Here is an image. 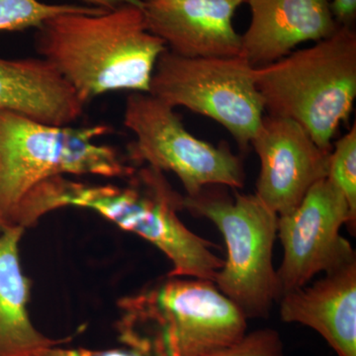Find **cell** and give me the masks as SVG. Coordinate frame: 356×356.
<instances>
[{
    "label": "cell",
    "mask_w": 356,
    "mask_h": 356,
    "mask_svg": "<svg viewBox=\"0 0 356 356\" xmlns=\"http://www.w3.org/2000/svg\"><path fill=\"white\" fill-rule=\"evenodd\" d=\"M6 226H4L3 224H2L1 222H0V233H1L2 232V229H3L4 228H6Z\"/></svg>",
    "instance_id": "23"
},
{
    "label": "cell",
    "mask_w": 356,
    "mask_h": 356,
    "mask_svg": "<svg viewBox=\"0 0 356 356\" xmlns=\"http://www.w3.org/2000/svg\"><path fill=\"white\" fill-rule=\"evenodd\" d=\"M89 6L99 7L106 10H113L118 6L124 4H134V6H143V0H83Z\"/></svg>",
    "instance_id": "21"
},
{
    "label": "cell",
    "mask_w": 356,
    "mask_h": 356,
    "mask_svg": "<svg viewBox=\"0 0 356 356\" xmlns=\"http://www.w3.org/2000/svg\"><path fill=\"white\" fill-rule=\"evenodd\" d=\"M277 302L283 322L311 327L337 356H356V259Z\"/></svg>",
    "instance_id": "13"
},
{
    "label": "cell",
    "mask_w": 356,
    "mask_h": 356,
    "mask_svg": "<svg viewBox=\"0 0 356 356\" xmlns=\"http://www.w3.org/2000/svg\"><path fill=\"white\" fill-rule=\"evenodd\" d=\"M126 187L88 185L62 177L53 198V209L92 210L124 229L145 238L172 261L168 277L214 281L224 261L212 252L215 245L191 232L177 211L184 197L172 188L163 172L143 168Z\"/></svg>",
    "instance_id": "4"
},
{
    "label": "cell",
    "mask_w": 356,
    "mask_h": 356,
    "mask_svg": "<svg viewBox=\"0 0 356 356\" xmlns=\"http://www.w3.org/2000/svg\"><path fill=\"white\" fill-rule=\"evenodd\" d=\"M107 125L54 126L0 110V222L10 226L23 200L51 178L65 175L132 177L116 149L95 144Z\"/></svg>",
    "instance_id": "5"
},
{
    "label": "cell",
    "mask_w": 356,
    "mask_h": 356,
    "mask_svg": "<svg viewBox=\"0 0 356 356\" xmlns=\"http://www.w3.org/2000/svg\"><path fill=\"white\" fill-rule=\"evenodd\" d=\"M245 0H143L147 30L186 58L241 56L233 19Z\"/></svg>",
    "instance_id": "11"
},
{
    "label": "cell",
    "mask_w": 356,
    "mask_h": 356,
    "mask_svg": "<svg viewBox=\"0 0 356 356\" xmlns=\"http://www.w3.org/2000/svg\"><path fill=\"white\" fill-rule=\"evenodd\" d=\"M184 208L216 225L227 245V259L215 277L218 289L248 318L268 317L277 302L273 248L278 215L255 194L236 192L231 199L203 191L184 196Z\"/></svg>",
    "instance_id": "6"
},
{
    "label": "cell",
    "mask_w": 356,
    "mask_h": 356,
    "mask_svg": "<svg viewBox=\"0 0 356 356\" xmlns=\"http://www.w3.org/2000/svg\"><path fill=\"white\" fill-rule=\"evenodd\" d=\"M355 221L346 197L327 177L314 184L294 210L278 216L277 236L284 252L276 270L278 300L318 274L356 259L353 245L341 235V227H355Z\"/></svg>",
    "instance_id": "9"
},
{
    "label": "cell",
    "mask_w": 356,
    "mask_h": 356,
    "mask_svg": "<svg viewBox=\"0 0 356 356\" xmlns=\"http://www.w3.org/2000/svg\"><path fill=\"white\" fill-rule=\"evenodd\" d=\"M332 15L339 26H351L356 16V0H332Z\"/></svg>",
    "instance_id": "19"
},
{
    "label": "cell",
    "mask_w": 356,
    "mask_h": 356,
    "mask_svg": "<svg viewBox=\"0 0 356 356\" xmlns=\"http://www.w3.org/2000/svg\"><path fill=\"white\" fill-rule=\"evenodd\" d=\"M106 9L70 4H46L39 0H0V32L39 29L44 22L67 13L99 14Z\"/></svg>",
    "instance_id": "16"
},
{
    "label": "cell",
    "mask_w": 356,
    "mask_h": 356,
    "mask_svg": "<svg viewBox=\"0 0 356 356\" xmlns=\"http://www.w3.org/2000/svg\"><path fill=\"white\" fill-rule=\"evenodd\" d=\"M24 232L20 226H6L0 233V356H30L65 341L44 336L30 318L31 283L20 261Z\"/></svg>",
    "instance_id": "15"
},
{
    "label": "cell",
    "mask_w": 356,
    "mask_h": 356,
    "mask_svg": "<svg viewBox=\"0 0 356 356\" xmlns=\"http://www.w3.org/2000/svg\"><path fill=\"white\" fill-rule=\"evenodd\" d=\"M79 356H149L142 351L126 346V348H110V350H93L86 348L77 350Z\"/></svg>",
    "instance_id": "20"
},
{
    "label": "cell",
    "mask_w": 356,
    "mask_h": 356,
    "mask_svg": "<svg viewBox=\"0 0 356 356\" xmlns=\"http://www.w3.org/2000/svg\"><path fill=\"white\" fill-rule=\"evenodd\" d=\"M35 44L84 105L111 91L149 93L158 58L168 49L134 4L56 16L37 29Z\"/></svg>",
    "instance_id": "1"
},
{
    "label": "cell",
    "mask_w": 356,
    "mask_h": 356,
    "mask_svg": "<svg viewBox=\"0 0 356 356\" xmlns=\"http://www.w3.org/2000/svg\"><path fill=\"white\" fill-rule=\"evenodd\" d=\"M206 356H283V343L277 332L262 329L247 332L236 343Z\"/></svg>",
    "instance_id": "18"
},
{
    "label": "cell",
    "mask_w": 356,
    "mask_h": 356,
    "mask_svg": "<svg viewBox=\"0 0 356 356\" xmlns=\"http://www.w3.org/2000/svg\"><path fill=\"white\" fill-rule=\"evenodd\" d=\"M250 145L261 161L254 194L278 216L294 210L327 177L331 151L321 149L291 119L264 115Z\"/></svg>",
    "instance_id": "10"
},
{
    "label": "cell",
    "mask_w": 356,
    "mask_h": 356,
    "mask_svg": "<svg viewBox=\"0 0 356 356\" xmlns=\"http://www.w3.org/2000/svg\"><path fill=\"white\" fill-rule=\"evenodd\" d=\"M30 356H79V355H77L76 350H65V348H58V346H55L36 351Z\"/></svg>",
    "instance_id": "22"
},
{
    "label": "cell",
    "mask_w": 356,
    "mask_h": 356,
    "mask_svg": "<svg viewBox=\"0 0 356 356\" xmlns=\"http://www.w3.org/2000/svg\"><path fill=\"white\" fill-rule=\"evenodd\" d=\"M327 179L343 193L356 217V126L337 140L331 151Z\"/></svg>",
    "instance_id": "17"
},
{
    "label": "cell",
    "mask_w": 356,
    "mask_h": 356,
    "mask_svg": "<svg viewBox=\"0 0 356 356\" xmlns=\"http://www.w3.org/2000/svg\"><path fill=\"white\" fill-rule=\"evenodd\" d=\"M83 102L44 58H0V110L54 126H69L83 115Z\"/></svg>",
    "instance_id": "14"
},
{
    "label": "cell",
    "mask_w": 356,
    "mask_h": 356,
    "mask_svg": "<svg viewBox=\"0 0 356 356\" xmlns=\"http://www.w3.org/2000/svg\"><path fill=\"white\" fill-rule=\"evenodd\" d=\"M252 19L241 35V56L254 67L284 58L299 44L331 36L339 28L330 0H245Z\"/></svg>",
    "instance_id": "12"
},
{
    "label": "cell",
    "mask_w": 356,
    "mask_h": 356,
    "mask_svg": "<svg viewBox=\"0 0 356 356\" xmlns=\"http://www.w3.org/2000/svg\"><path fill=\"white\" fill-rule=\"evenodd\" d=\"M124 124L135 136L129 146L131 159L179 178L186 196L210 185L241 188L245 182L242 161L229 147H215L186 130L172 107L144 92L126 100Z\"/></svg>",
    "instance_id": "8"
},
{
    "label": "cell",
    "mask_w": 356,
    "mask_h": 356,
    "mask_svg": "<svg viewBox=\"0 0 356 356\" xmlns=\"http://www.w3.org/2000/svg\"><path fill=\"white\" fill-rule=\"evenodd\" d=\"M118 306L119 339L149 356H206L247 334L248 318L211 280L168 276Z\"/></svg>",
    "instance_id": "2"
},
{
    "label": "cell",
    "mask_w": 356,
    "mask_h": 356,
    "mask_svg": "<svg viewBox=\"0 0 356 356\" xmlns=\"http://www.w3.org/2000/svg\"><path fill=\"white\" fill-rule=\"evenodd\" d=\"M149 93L173 109L185 107L217 122L241 147L250 144L266 115L254 67L242 56L186 58L166 49Z\"/></svg>",
    "instance_id": "7"
},
{
    "label": "cell",
    "mask_w": 356,
    "mask_h": 356,
    "mask_svg": "<svg viewBox=\"0 0 356 356\" xmlns=\"http://www.w3.org/2000/svg\"><path fill=\"white\" fill-rule=\"evenodd\" d=\"M254 81L267 114L297 122L321 149L332 151L355 102L356 33L339 26L313 46L254 67Z\"/></svg>",
    "instance_id": "3"
}]
</instances>
